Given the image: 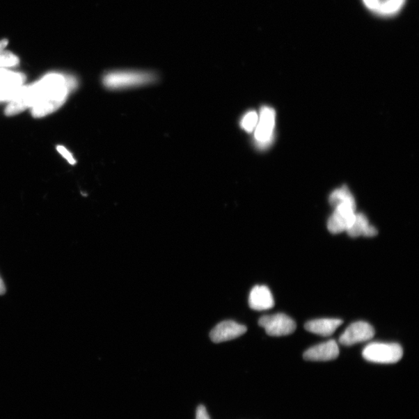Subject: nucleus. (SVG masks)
<instances>
[{
	"label": "nucleus",
	"mask_w": 419,
	"mask_h": 419,
	"mask_svg": "<svg viewBox=\"0 0 419 419\" xmlns=\"http://www.w3.org/2000/svg\"><path fill=\"white\" fill-rule=\"evenodd\" d=\"M354 200H355L354 196L351 193L347 186L337 189V190L331 193L329 197L330 205L334 207L342 204V203Z\"/></svg>",
	"instance_id": "14"
},
{
	"label": "nucleus",
	"mask_w": 419,
	"mask_h": 419,
	"mask_svg": "<svg viewBox=\"0 0 419 419\" xmlns=\"http://www.w3.org/2000/svg\"><path fill=\"white\" fill-rule=\"evenodd\" d=\"M25 79L22 73L0 68V101L10 102L22 89Z\"/></svg>",
	"instance_id": "7"
},
{
	"label": "nucleus",
	"mask_w": 419,
	"mask_h": 419,
	"mask_svg": "<svg viewBox=\"0 0 419 419\" xmlns=\"http://www.w3.org/2000/svg\"><path fill=\"white\" fill-rule=\"evenodd\" d=\"M247 328L234 321L219 323L212 331L209 337L215 343L224 342L236 339L246 333Z\"/></svg>",
	"instance_id": "9"
},
{
	"label": "nucleus",
	"mask_w": 419,
	"mask_h": 419,
	"mask_svg": "<svg viewBox=\"0 0 419 419\" xmlns=\"http://www.w3.org/2000/svg\"><path fill=\"white\" fill-rule=\"evenodd\" d=\"M57 150L68 161L70 162V164H76V160L74 159L72 155L68 151L65 147L58 146Z\"/></svg>",
	"instance_id": "17"
},
{
	"label": "nucleus",
	"mask_w": 419,
	"mask_h": 419,
	"mask_svg": "<svg viewBox=\"0 0 419 419\" xmlns=\"http://www.w3.org/2000/svg\"><path fill=\"white\" fill-rule=\"evenodd\" d=\"M365 360L383 364L395 363L401 361L403 349L397 343L372 342L363 351Z\"/></svg>",
	"instance_id": "3"
},
{
	"label": "nucleus",
	"mask_w": 419,
	"mask_h": 419,
	"mask_svg": "<svg viewBox=\"0 0 419 419\" xmlns=\"http://www.w3.org/2000/svg\"><path fill=\"white\" fill-rule=\"evenodd\" d=\"M8 40L6 39H3L2 40H0V53H1L2 52H3L5 50V49L6 48V46H8Z\"/></svg>",
	"instance_id": "19"
},
{
	"label": "nucleus",
	"mask_w": 419,
	"mask_h": 419,
	"mask_svg": "<svg viewBox=\"0 0 419 419\" xmlns=\"http://www.w3.org/2000/svg\"><path fill=\"white\" fill-rule=\"evenodd\" d=\"M250 308L255 310H266L274 306V296L270 290L264 285L255 286L248 297Z\"/></svg>",
	"instance_id": "11"
},
{
	"label": "nucleus",
	"mask_w": 419,
	"mask_h": 419,
	"mask_svg": "<svg viewBox=\"0 0 419 419\" xmlns=\"http://www.w3.org/2000/svg\"><path fill=\"white\" fill-rule=\"evenodd\" d=\"M36 103L31 109L33 118H40L56 112L62 106L69 93L66 77L58 73L46 75L32 85Z\"/></svg>",
	"instance_id": "1"
},
{
	"label": "nucleus",
	"mask_w": 419,
	"mask_h": 419,
	"mask_svg": "<svg viewBox=\"0 0 419 419\" xmlns=\"http://www.w3.org/2000/svg\"><path fill=\"white\" fill-rule=\"evenodd\" d=\"M258 120L259 113L255 111H250L242 117L240 126L245 132L252 133L255 131Z\"/></svg>",
	"instance_id": "15"
},
{
	"label": "nucleus",
	"mask_w": 419,
	"mask_h": 419,
	"mask_svg": "<svg viewBox=\"0 0 419 419\" xmlns=\"http://www.w3.org/2000/svg\"><path fill=\"white\" fill-rule=\"evenodd\" d=\"M6 293V287L4 283L0 276V295H3Z\"/></svg>",
	"instance_id": "20"
},
{
	"label": "nucleus",
	"mask_w": 419,
	"mask_h": 419,
	"mask_svg": "<svg viewBox=\"0 0 419 419\" xmlns=\"http://www.w3.org/2000/svg\"><path fill=\"white\" fill-rule=\"evenodd\" d=\"M196 419H211L207 414V410L204 405H200L197 410V418Z\"/></svg>",
	"instance_id": "18"
},
{
	"label": "nucleus",
	"mask_w": 419,
	"mask_h": 419,
	"mask_svg": "<svg viewBox=\"0 0 419 419\" xmlns=\"http://www.w3.org/2000/svg\"><path fill=\"white\" fill-rule=\"evenodd\" d=\"M276 127V111L272 107L262 106L255 127L254 140L258 150H265L273 143Z\"/></svg>",
	"instance_id": "4"
},
{
	"label": "nucleus",
	"mask_w": 419,
	"mask_h": 419,
	"mask_svg": "<svg viewBox=\"0 0 419 419\" xmlns=\"http://www.w3.org/2000/svg\"><path fill=\"white\" fill-rule=\"evenodd\" d=\"M340 355V349L335 340L323 342L310 348L303 354V358L310 361H329Z\"/></svg>",
	"instance_id": "10"
},
{
	"label": "nucleus",
	"mask_w": 419,
	"mask_h": 419,
	"mask_svg": "<svg viewBox=\"0 0 419 419\" xmlns=\"http://www.w3.org/2000/svg\"><path fill=\"white\" fill-rule=\"evenodd\" d=\"M157 74L145 70H116L108 72L103 78L104 85L111 90H125L153 84Z\"/></svg>",
	"instance_id": "2"
},
{
	"label": "nucleus",
	"mask_w": 419,
	"mask_h": 419,
	"mask_svg": "<svg viewBox=\"0 0 419 419\" xmlns=\"http://www.w3.org/2000/svg\"><path fill=\"white\" fill-rule=\"evenodd\" d=\"M375 331L367 322H354L347 329L340 338V342L343 346L367 342L373 339Z\"/></svg>",
	"instance_id": "8"
},
{
	"label": "nucleus",
	"mask_w": 419,
	"mask_h": 419,
	"mask_svg": "<svg viewBox=\"0 0 419 419\" xmlns=\"http://www.w3.org/2000/svg\"><path fill=\"white\" fill-rule=\"evenodd\" d=\"M342 324V321L337 319H315L307 322L306 329L316 335L329 336L333 335Z\"/></svg>",
	"instance_id": "13"
},
{
	"label": "nucleus",
	"mask_w": 419,
	"mask_h": 419,
	"mask_svg": "<svg viewBox=\"0 0 419 419\" xmlns=\"http://www.w3.org/2000/svg\"><path fill=\"white\" fill-rule=\"evenodd\" d=\"M402 1H404H404H405V0H402Z\"/></svg>",
	"instance_id": "21"
},
{
	"label": "nucleus",
	"mask_w": 419,
	"mask_h": 419,
	"mask_svg": "<svg viewBox=\"0 0 419 419\" xmlns=\"http://www.w3.org/2000/svg\"><path fill=\"white\" fill-rule=\"evenodd\" d=\"M356 201L342 203L335 207V212L328 221V229L331 233L340 234L347 232L356 216Z\"/></svg>",
	"instance_id": "5"
},
{
	"label": "nucleus",
	"mask_w": 419,
	"mask_h": 419,
	"mask_svg": "<svg viewBox=\"0 0 419 419\" xmlns=\"http://www.w3.org/2000/svg\"><path fill=\"white\" fill-rule=\"evenodd\" d=\"M19 63L18 57L10 52L3 51L0 53V68L10 69L17 66Z\"/></svg>",
	"instance_id": "16"
},
{
	"label": "nucleus",
	"mask_w": 419,
	"mask_h": 419,
	"mask_svg": "<svg viewBox=\"0 0 419 419\" xmlns=\"http://www.w3.org/2000/svg\"><path fill=\"white\" fill-rule=\"evenodd\" d=\"M347 232L350 237L356 238L360 236L364 237H374L378 234L377 229L372 226L363 214H356L353 224L347 230Z\"/></svg>",
	"instance_id": "12"
},
{
	"label": "nucleus",
	"mask_w": 419,
	"mask_h": 419,
	"mask_svg": "<svg viewBox=\"0 0 419 419\" xmlns=\"http://www.w3.org/2000/svg\"><path fill=\"white\" fill-rule=\"evenodd\" d=\"M259 324L271 336L288 335L296 330V322L292 317L282 313L263 316Z\"/></svg>",
	"instance_id": "6"
}]
</instances>
